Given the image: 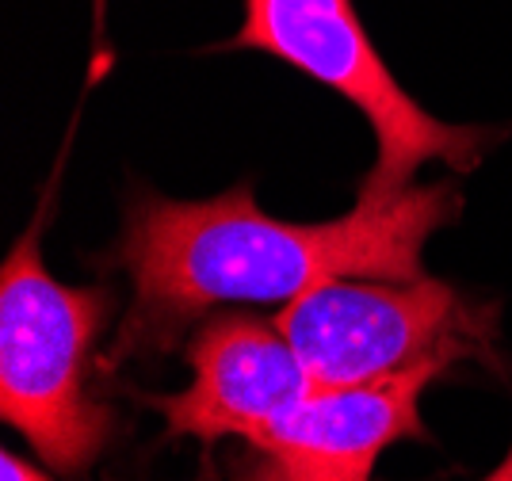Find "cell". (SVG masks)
Here are the masks:
<instances>
[{"instance_id": "1", "label": "cell", "mask_w": 512, "mask_h": 481, "mask_svg": "<svg viewBox=\"0 0 512 481\" xmlns=\"http://www.w3.org/2000/svg\"><path fill=\"white\" fill-rule=\"evenodd\" d=\"M459 210L451 180L409 188L386 207L356 203L329 222L272 218L256 207L253 184L199 203L142 188L107 252V264L130 275L134 298L100 371L165 356L226 302H295L329 279H421L428 237Z\"/></svg>"}, {"instance_id": "2", "label": "cell", "mask_w": 512, "mask_h": 481, "mask_svg": "<svg viewBox=\"0 0 512 481\" xmlns=\"http://www.w3.org/2000/svg\"><path fill=\"white\" fill-rule=\"evenodd\" d=\"M39 207L0 268V417L35 455L81 478L111 440L115 409L92 394V352L115 310L107 283L65 287L46 272Z\"/></svg>"}, {"instance_id": "3", "label": "cell", "mask_w": 512, "mask_h": 481, "mask_svg": "<svg viewBox=\"0 0 512 481\" xmlns=\"http://www.w3.org/2000/svg\"><path fill=\"white\" fill-rule=\"evenodd\" d=\"M214 50H260L360 107L379 142L356 188L360 207L402 199L428 161L470 172L493 142L490 130L444 123L409 96L375 50L356 0H245L237 35Z\"/></svg>"}, {"instance_id": "4", "label": "cell", "mask_w": 512, "mask_h": 481, "mask_svg": "<svg viewBox=\"0 0 512 481\" xmlns=\"http://www.w3.org/2000/svg\"><path fill=\"white\" fill-rule=\"evenodd\" d=\"M276 325L314 386H360L463 359L497 367V306L444 279L352 283L329 279L279 310Z\"/></svg>"}, {"instance_id": "5", "label": "cell", "mask_w": 512, "mask_h": 481, "mask_svg": "<svg viewBox=\"0 0 512 481\" xmlns=\"http://www.w3.org/2000/svg\"><path fill=\"white\" fill-rule=\"evenodd\" d=\"M192 386L180 394H142V405L165 417L169 436H192L203 447L245 440L253 447L283 413L318 386L276 321L241 310L207 314L188 340Z\"/></svg>"}, {"instance_id": "6", "label": "cell", "mask_w": 512, "mask_h": 481, "mask_svg": "<svg viewBox=\"0 0 512 481\" xmlns=\"http://www.w3.org/2000/svg\"><path fill=\"white\" fill-rule=\"evenodd\" d=\"M0 481H54V478H46L43 470H35L31 462H23L12 451H4L0 455Z\"/></svg>"}, {"instance_id": "7", "label": "cell", "mask_w": 512, "mask_h": 481, "mask_svg": "<svg viewBox=\"0 0 512 481\" xmlns=\"http://www.w3.org/2000/svg\"><path fill=\"white\" fill-rule=\"evenodd\" d=\"M482 481H512V443H509V451H505V459L497 462Z\"/></svg>"}, {"instance_id": "8", "label": "cell", "mask_w": 512, "mask_h": 481, "mask_svg": "<svg viewBox=\"0 0 512 481\" xmlns=\"http://www.w3.org/2000/svg\"><path fill=\"white\" fill-rule=\"evenodd\" d=\"M104 8L107 0H96V31H104Z\"/></svg>"}]
</instances>
